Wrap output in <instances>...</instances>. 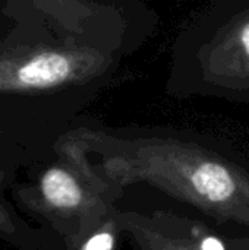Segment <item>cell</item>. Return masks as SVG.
Returning <instances> with one entry per match:
<instances>
[{
    "label": "cell",
    "instance_id": "52a82bcc",
    "mask_svg": "<svg viewBox=\"0 0 249 250\" xmlns=\"http://www.w3.org/2000/svg\"><path fill=\"white\" fill-rule=\"evenodd\" d=\"M16 231L15 224L9 215V212L4 209V207L0 202V233L3 234H13Z\"/></svg>",
    "mask_w": 249,
    "mask_h": 250
},
{
    "label": "cell",
    "instance_id": "277c9868",
    "mask_svg": "<svg viewBox=\"0 0 249 250\" xmlns=\"http://www.w3.org/2000/svg\"><path fill=\"white\" fill-rule=\"evenodd\" d=\"M207 63L213 73L249 79V12L236 18L225 35L217 38Z\"/></svg>",
    "mask_w": 249,
    "mask_h": 250
},
{
    "label": "cell",
    "instance_id": "6da1fadb",
    "mask_svg": "<svg viewBox=\"0 0 249 250\" xmlns=\"http://www.w3.org/2000/svg\"><path fill=\"white\" fill-rule=\"evenodd\" d=\"M73 133L87 151L100 154V173L114 186L148 183L216 220L249 226V173L225 157L179 139Z\"/></svg>",
    "mask_w": 249,
    "mask_h": 250
},
{
    "label": "cell",
    "instance_id": "ba28073f",
    "mask_svg": "<svg viewBox=\"0 0 249 250\" xmlns=\"http://www.w3.org/2000/svg\"><path fill=\"white\" fill-rule=\"evenodd\" d=\"M3 180V173H1V170H0V182Z\"/></svg>",
    "mask_w": 249,
    "mask_h": 250
},
{
    "label": "cell",
    "instance_id": "8992f818",
    "mask_svg": "<svg viewBox=\"0 0 249 250\" xmlns=\"http://www.w3.org/2000/svg\"><path fill=\"white\" fill-rule=\"evenodd\" d=\"M117 220L116 215L110 218L107 223H104L98 230H95L92 234H90L79 250H113L114 248V233H116Z\"/></svg>",
    "mask_w": 249,
    "mask_h": 250
},
{
    "label": "cell",
    "instance_id": "5b68a950",
    "mask_svg": "<svg viewBox=\"0 0 249 250\" xmlns=\"http://www.w3.org/2000/svg\"><path fill=\"white\" fill-rule=\"evenodd\" d=\"M117 226L128 230L135 243L136 250H203L195 236V227L189 229V236L169 234L163 224L154 218L142 217L135 212L116 214Z\"/></svg>",
    "mask_w": 249,
    "mask_h": 250
},
{
    "label": "cell",
    "instance_id": "7a4b0ae2",
    "mask_svg": "<svg viewBox=\"0 0 249 250\" xmlns=\"http://www.w3.org/2000/svg\"><path fill=\"white\" fill-rule=\"evenodd\" d=\"M60 155L65 164L51 166L40 176L38 201L57 220L75 221L84 236L92 234L116 215L113 202L122 189L94 170L87 160V148L75 133L62 141Z\"/></svg>",
    "mask_w": 249,
    "mask_h": 250
},
{
    "label": "cell",
    "instance_id": "3957f363",
    "mask_svg": "<svg viewBox=\"0 0 249 250\" xmlns=\"http://www.w3.org/2000/svg\"><path fill=\"white\" fill-rule=\"evenodd\" d=\"M107 56L94 47L38 44L0 54V94L40 92L94 78Z\"/></svg>",
    "mask_w": 249,
    "mask_h": 250
}]
</instances>
